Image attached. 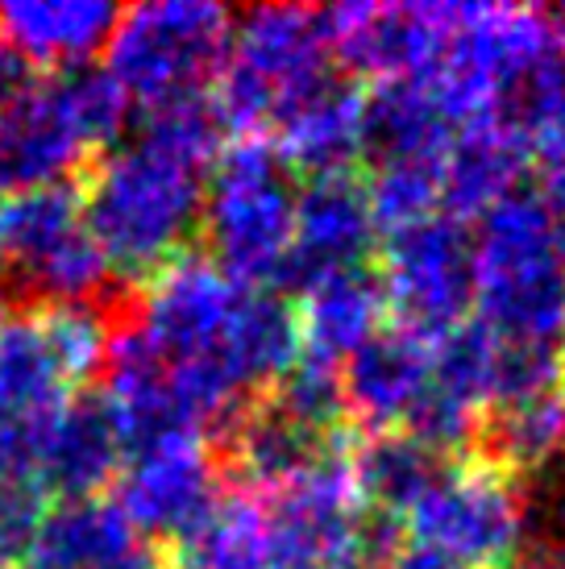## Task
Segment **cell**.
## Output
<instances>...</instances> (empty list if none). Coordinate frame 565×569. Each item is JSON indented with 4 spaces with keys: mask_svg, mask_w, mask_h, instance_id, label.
Masks as SVG:
<instances>
[{
    "mask_svg": "<svg viewBox=\"0 0 565 569\" xmlns=\"http://www.w3.org/2000/svg\"><path fill=\"white\" fill-rule=\"evenodd\" d=\"M217 154V112L205 96H191L146 109L138 133L83 171V224L121 287L133 291V283L155 279L175 258L191 253Z\"/></svg>",
    "mask_w": 565,
    "mask_h": 569,
    "instance_id": "obj_1",
    "label": "cell"
},
{
    "mask_svg": "<svg viewBox=\"0 0 565 569\" xmlns=\"http://www.w3.org/2000/svg\"><path fill=\"white\" fill-rule=\"evenodd\" d=\"M126 92L105 67L83 63L30 76L0 109V196L63 188L129 129Z\"/></svg>",
    "mask_w": 565,
    "mask_h": 569,
    "instance_id": "obj_2",
    "label": "cell"
},
{
    "mask_svg": "<svg viewBox=\"0 0 565 569\" xmlns=\"http://www.w3.org/2000/svg\"><path fill=\"white\" fill-rule=\"evenodd\" d=\"M474 308L478 325L503 341L562 349L565 250L533 191H516L478 217Z\"/></svg>",
    "mask_w": 565,
    "mask_h": 569,
    "instance_id": "obj_3",
    "label": "cell"
},
{
    "mask_svg": "<svg viewBox=\"0 0 565 569\" xmlns=\"http://www.w3.org/2000/svg\"><path fill=\"white\" fill-rule=\"evenodd\" d=\"M208 262L234 283L270 291L282 283L296 241V183L267 138L220 146L200 204Z\"/></svg>",
    "mask_w": 565,
    "mask_h": 569,
    "instance_id": "obj_4",
    "label": "cell"
},
{
    "mask_svg": "<svg viewBox=\"0 0 565 569\" xmlns=\"http://www.w3.org/2000/svg\"><path fill=\"white\" fill-rule=\"evenodd\" d=\"M320 9L258 4L234 21L229 54L212 80V112L237 138H262V129L291 100L333 76Z\"/></svg>",
    "mask_w": 565,
    "mask_h": 569,
    "instance_id": "obj_5",
    "label": "cell"
},
{
    "mask_svg": "<svg viewBox=\"0 0 565 569\" xmlns=\"http://www.w3.org/2000/svg\"><path fill=\"white\" fill-rule=\"evenodd\" d=\"M0 279L17 308L100 303L121 291L71 183L0 196Z\"/></svg>",
    "mask_w": 565,
    "mask_h": 569,
    "instance_id": "obj_6",
    "label": "cell"
},
{
    "mask_svg": "<svg viewBox=\"0 0 565 569\" xmlns=\"http://www.w3.org/2000/svg\"><path fill=\"white\" fill-rule=\"evenodd\" d=\"M234 13L212 0H150L121 9L105 71L129 104H175L200 96L229 54Z\"/></svg>",
    "mask_w": 565,
    "mask_h": 569,
    "instance_id": "obj_7",
    "label": "cell"
},
{
    "mask_svg": "<svg viewBox=\"0 0 565 569\" xmlns=\"http://www.w3.org/2000/svg\"><path fill=\"white\" fill-rule=\"evenodd\" d=\"M412 540L433 545L470 569H516L528 545V516L516 478L490 458L440 466L408 511Z\"/></svg>",
    "mask_w": 565,
    "mask_h": 569,
    "instance_id": "obj_8",
    "label": "cell"
},
{
    "mask_svg": "<svg viewBox=\"0 0 565 569\" xmlns=\"http://www.w3.org/2000/svg\"><path fill=\"white\" fill-rule=\"evenodd\" d=\"M378 283L387 312L395 308L399 317V329L424 341H440L462 329L474 308V238L466 233V221L437 212L391 229Z\"/></svg>",
    "mask_w": 565,
    "mask_h": 569,
    "instance_id": "obj_9",
    "label": "cell"
},
{
    "mask_svg": "<svg viewBox=\"0 0 565 569\" xmlns=\"http://www.w3.org/2000/svg\"><path fill=\"white\" fill-rule=\"evenodd\" d=\"M457 21V4H333L320 9L325 47L329 59L370 76L375 83L387 80H428L445 59L449 33Z\"/></svg>",
    "mask_w": 565,
    "mask_h": 569,
    "instance_id": "obj_10",
    "label": "cell"
},
{
    "mask_svg": "<svg viewBox=\"0 0 565 569\" xmlns=\"http://www.w3.org/2000/svg\"><path fill=\"white\" fill-rule=\"evenodd\" d=\"M220 495V461L208 437H175L129 453L112 503L146 545H184L208 520Z\"/></svg>",
    "mask_w": 565,
    "mask_h": 569,
    "instance_id": "obj_11",
    "label": "cell"
},
{
    "mask_svg": "<svg viewBox=\"0 0 565 569\" xmlns=\"http://www.w3.org/2000/svg\"><path fill=\"white\" fill-rule=\"evenodd\" d=\"M375 241L378 221L366 196V179L354 171L304 179V188H296V241L282 283L299 291L320 274L366 267Z\"/></svg>",
    "mask_w": 565,
    "mask_h": 569,
    "instance_id": "obj_12",
    "label": "cell"
},
{
    "mask_svg": "<svg viewBox=\"0 0 565 569\" xmlns=\"http://www.w3.org/2000/svg\"><path fill=\"white\" fill-rule=\"evenodd\" d=\"M433 346L408 329H378L341 362V399L366 432H404L433 387Z\"/></svg>",
    "mask_w": 565,
    "mask_h": 569,
    "instance_id": "obj_13",
    "label": "cell"
},
{
    "mask_svg": "<svg viewBox=\"0 0 565 569\" xmlns=\"http://www.w3.org/2000/svg\"><path fill=\"white\" fill-rule=\"evenodd\" d=\"M126 437L100 391L71 396L50 420L38 453V487L59 499H96L126 466Z\"/></svg>",
    "mask_w": 565,
    "mask_h": 569,
    "instance_id": "obj_14",
    "label": "cell"
},
{
    "mask_svg": "<svg viewBox=\"0 0 565 569\" xmlns=\"http://www.w3.org/2000/svg\"><path fill=\"white\" fill-rule=\"evenodd\" d=\"M267 142L291 174L349 171L361 154V92L341 76H325L270 121Z\"/></svg>",
    "mask_w": 565,
    "mask_h": 569,
    "instance_id": "obj_15",
    "label": "cell"
},
{
    "mask_svg": "<svg viewBox=\"0 0 565 569\" xmlns=\"http://www.w3.org/2000/svg\"><path fill=\"white\" fill-rule=\"evenodd\" d=\"M117 17L109 0H9L0 4V38L26 67L67 71L109 47Z\"/></svg>",
    "mask_w": 565,
    "mask_h": 569,
    "instance_id": "obj_16",
    "label": "cell"
},
{
    "mask_svg": "<svg viewBox=\"0 0 565 569\" xmlns=\"http://www.w3.org/2000/svg\"><path fill=\"white\" fill-rule=\"evenodd\" d=\"M299 353L341 366L387 320V296L370 267L333 270L299 287Z\"/></svg>",
    "mask_w": 565,
    "mask_h": 569,
    "instance_id": "obj_17",
    "label": "cell"
},
{
    "mask_svg": "<svg viewBox=\"0 0 565 569\" xmlns=\"http://www.w3.org/2000/svg\"><path fill=\"white\" fill-rule=\"evenodd\" d=\"M528 146L503 121H470L454 133L440 162V212L466 221L516 196L519 179L528 171Z\"/></svg>",
    "mask_w": 565,
    "mask_h": 569,
    "instance_id": "obj_18",
    "label": "cell"
},
{
    "mask_svg": "<svg viewBox=\"0 0 565 569\" xmlns=\"http://www.w3.org/2000/svg\"><path fill=\"white\" fill-rule=\"evenodd\" d=\"M454 121L424 80H387L361 92V154L370 162H437L454 142Z\"/></svg>",
    "mask_w": 565,
    "mask_h": 569,
    "instance_id": "obj_19",
    "label": "cell"
},
{
    "mask_svg": "<svg viewBox=\"0 0 565 569\" xmlns=\"http://www.w3.org/2000/svg\"><path fill=\"white\" fill-rule=\"evenodd\" d=\"M141 545L129 528L121 507L96 495V499H59L38 520L21 566L26 569H109L112 561Z\"/></svg>",
    "mask_w": 565,
    "mask_h": 569,
    "instance_id": "obj_20",
    "label": "cell"
},
{
    "mask_svg": "<svg viewBox=\"0 0 565 569\" xmlns=\"http://www.w3.org/2000/svg\"><path fill=\"white\" fill-rule=\"evenodd\" d=\"M225 445H229V461L237 466V475L254 490H275L304 475L316 461L333 458L341 441L329 432L299 425L296 416L275 408L270 399H262V403L254 399L234 420V428L225 432Z\"/></svg>",
    "mask_w": 565,
    "mask_h": 569,
    "instance_id": "obj_21",
    "label": "cell"
},
{
    "mask_svg": "<svg viewBox=\"0 0 565 569\" xmlns=\"http://www.w3.org/2000/svg\"><path fill=\"white\" fill-rule=\"evenodd\" d=\"M67 379L33 308H17L0 325V420L50 425L71 399Z\"/></svg>",
    "mask_w": 565,
    "mask_h": 569,
    "instance_id": "obj_22",
    "label": "cell"
},
{
    "mask_svg": "<svg viewBox=\"0 0 565 569\" xmlns=\"http://www.w3.org/2000/svg\"><path fill=\"white\" fill-rule=\"evenodd\" d=\"M437 475L440 458L428 453L408 432H370L349 461V478H354L366 516L378 523H395V528L420 503V495L433 487Z\"/></svg>",
    "mask_w": 565,
    "mask_h": 569,
    "instance_id": "obj_23",
    "label": "cell"
},
{
    "mask_svg": "<svg viewBox=\"0 0 565 569\" xmlns=\"http://www.w3.org/2000/svg\"><path fill=\"white\" fill-rule=\"evenodd\" d=\"M487 458L516 478L565 458V379L487 416Z\"/></svg>",
    "mask_w": 565,
    "mask_h": 569,
    "instance_id": "obj_24",
    "label": "cell"
},
{
    "mask_svg": "<svg viewBox=\"0 0 565 569\" xmlns=\"http://www.w3.org/2000/svg\"><path fill=\"white\" fill-rule=\"evenodd\" d=\"M188 569H275L267 503L258 490H225L208 520L179 545Z\"/></svg>",
    "mask_w": 565,
    "mask_h": 569,
    "instance_id": "obj_25",
    "label": "cell"
},
{
    "mask_svg": "<svg viewBox=\"0 0 565 569\" xmlns=\"http://www.w3.org/2000/svg\"><path fill=\"white\" fill-rule=\"evenodd\" d=\"M440 162H378L366 179L375 221L404 229L440 212Z\"/></svg>",
    "mask_w": 565,
    "mask_h": 569,
    "instance_id": "obj_26",
    "label": "cell"
},
{
    "mask_svg": "<svg viewBox=\"0 0 565 569\" xmlns=\"http://www.w3.org/2000/svg\"><path fill=\"white\" fill-rule=\"evenodd\" d=\"M270 403L282 408L287 416H296L299 425L337 437L341 416H346V399H341V366L316 362V358H308V353H299L296 366L275 382Z\"/></svg>",
    "mask_w": 565,
    "mask_h": 569,
    "instance_id": "obj_27",
    "label": "cell"
},
{
    "mask_svg": "<svg viewBox=\"0 0 565 569\" xmlns=\"http://www.w3.org/2000/svg\"><path fill=\"white\" fill-rule=\"evenodd\" d=\"M42 516H47V490L33 478H0V566H21Z\"/></svg>",
    "mask_w": 565,
    "mask_h": 569,
    "instance_id": "obj_28",
    "label": "cell"
},
{
    "mask_svg": "<svg viewBox=\"0 0 565 569\" xmlns=\"http://www.w3.org/2000/svg\"><path fill=\"white\" fill-rule=\"evenodd\" d=\"M378 569H470V566H462L457 557L440 553L433 545H420V540L408 537V540H395L391 549L383 553Z\"/></svg>",
    "mask_w": 565,
    "mask_h": 569,
    "instance_id": "obj_29",
    "label": "cell"
},
{
    "mask_svg": "<svg viewBox=\"0 0 565 569\" xmlns=\"http://www.w3.org/2000/svg\"><path fill=\"white\" fill-rule=\"evenodd\" d=\"M26 83H30V67L21 63V59H17V50L0 38V109H4V104H9Z\"/></svg>",
    "mask_w": 565,
    "mask_h": 569,
    "instance_id": "obj_30",
    "label": "cell"
},
{
    "mask_svg": "<svg viewBox=\"0 0 565 569\" xmlns=\"http://www.w3.org/2000/svg\"><path fill=\"white\" fill-rule=\"evenodd\" d=\"M109 569H171V557L162 553L158 545H146V540H141V545H133L121 561H112Z\"/></svg>",
    "mask_w": 565,
    "mask_h": 569,
    "instance_id": "obj_31",
    "label": "cell"
},
{
    "mask_svg": "<svg viewBox=\"0 0 565 569\" xmlns=\"http://www.w3.org/2000/svg\"><path fill=\"white\" fill-rule=\"evenodd\" d=\"M9 312H13V296H9V287H4V279H0V325H4Z\"/></svg>",
    "mask_w": 565,
    "mask_h": 569,
    "instance_id": "obj_32",
    "label": "cell"
},
{
    "mask_svg": "<svg viewBox=\"0 0 565 569\" xmlns=\"http://www.w3.org/2000/svg\"><path fill=\"white\" fill-rule=\"evenodd\" d=\"M536 569H565V557H553V561H545V566H536Z\"/></svg>",
    "mask_w": 565,
    "mask_h": 569,
    "instance_id": "obj_33",
    "label": "cell"
},
{
    "mask_svg": "<svg viewBox=\"0 0 565 569\" xmlns=\"http://www.w3.org/2000/svg\"><path fill=\"white\" fill-rule=\"evenodd\" d=\"M0 569H17V566H0Z\"/></svg>",
    "mask_w": 565,
    "mask_h": 569,
    "instance_id": "obj_34",
    "label": "cell"
}]
</instances>
